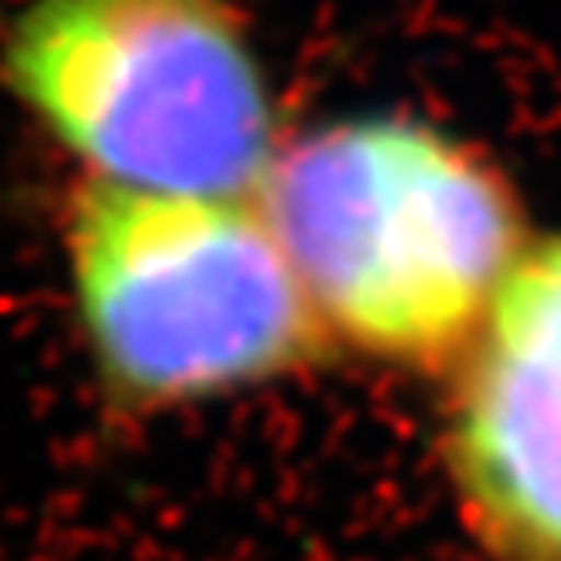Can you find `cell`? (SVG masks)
Instances as JSON below:
<instances>
[{"label": "cell", "mask_w": 561, "mask_h": 561, "mask_svg": "<svg viewBox=\"0 0 561 561\" xmlns=\"http://www.w3.org/2000/svg\"><path fill=\"white\" fill-rule=\"evenodd\" d=\"M254 199L328 340L405 367L460 359L526 254L500 164L402 114L280 145Z\"/></svg>", "instance_id": "cell-1"}, {"label": "cell", "mask_w": 561, "mask_h": 561, "mask_svg": "<svg viewBox=\"0 0 561 561\" xmlns=\"http://www.w3.org/2000/svg\"><path fill=\"white\" fill-rule=\"evenodd\" d=\"M0 79L94 184L254 195L280 149L234 0H24Z\"/></svg>", "instance_id": "cell-2"}, {"label": "cell", "mask_w": 561, "mask_h": 561, "mask_svg": "<svg viewBox=\"0 0 561 561\" xmlns=\"http://www.w3.org/2000/svg\"><path fill=\"white\" fill-rule=\"evenodd\" d=\"M62 242L82 340L122 405L230 394L308 367L332 343L254 195L82 180Z\"/></svg>", "instance_id": "cell-3"}, {"label": "cell", "mask_w": 561, "mask_h": 561, "mask_svg": "<svg viewBox=\"0 0 561 561\" xmlns=\"http://www.w3.org/2000/svg\"><path fill=\"white\" fill-rule=\"evenodd\" d=\"M453 468L472 518L518 561H561V238L526 250L468 343Z\"/></svg>", "instance_id": "cell-4"}]
</instances>
